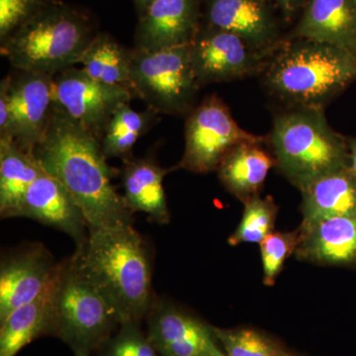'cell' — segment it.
<instances>
[{
    "instance_id": "10",
    "label": "cell",
    "mask_w": 356,
    "mask_h": 356,
    "mask_svg": "<svg viewBox=\"0 0 356 356\" xmlns=\"http://www.w3.org/2000/svg\"><path fill=\"white\" fill-rule=\"evenodd\" d=\"M54 95L58 108L98 140L115 110L136 97L129 89L99 83L74 67L56 74Z\"/></svg>"
},
{
    "instance_id": "22",
    "label": "cell",
    "mask_w": 356,
    "mask_h": 356,
    "mask_svg": "<svg viewBox=\"0 0 356 356\" xmlns=\"http://www.w3.org/2000/svg\"><path fill=\"white\" fill-rule=\"evenodd\" d=\"M301 193L302 222L356 216V179L348 168L318 178Z\"/></svg>"
},
{
    "instance_id": "30",
    "label": "cell",
    "mask_w": 356,
    "mask_h": 356,
    "mask_svg": "<svg viewBox=\"0 0 356 356\" xmlns=\"http://www.w3.org/2000/svg\"><path fill=\"white\" fill-rule=\"evenodd\" d=\"M50 0H0V43L38 13Z\"/></svg>"
},
{
    "instance_id": "3",
    "label": "cell",
    "mask_w": 356,
    "mask_h": 356,
    "mask_svg": "<svg viewBox=\"0 0 356 356\" xmlns=\"http://www.w3.org/2000/svg\"><path fill=\"white\" fill-rule=\"evenodd\" d=\"M267 93L285 108L324 109L356 81V50L285 39L261 74Z\"/></svg>"
},
{
    "instance_id": "29",
    "label": "cell",
    "mask_w": 356,
    "mask_h": 356,
    "mask_svg": "<svg viewBox=\"0 0 356 356\" xmlns=\"http://www.w3.org/2000/svg\"><path fill=\"white\" fill-rule=\"evenodd\" d=\"M140 324L121 325L118 332L100 348V356H159Z\"/></svg>"
},
{
    "instance_id": "28",
    "label": "cell",
    "mask_w": 356,
    "mask_h": 356,
    "mask_svg": "<svg viewBox=\"0 0 356 356\" xmlns=\"http://www.w3.org/2000/svg\"><path fill=\"white\" fill-rule=\"evenodd\" d=\"M300 241L299 228L292 232H273L264 238L261 245L264 283L273 286L276 278L284 267L285 261L295 254Z\"/></svg>"
},
{
    "instance_id": "20",
    "label": "cell",
    "mask_w": 356,
    "mask_h": 356,
    "mask_svg": "<svg viewBox=\"0 0 356 356\" xmlns=\"http://www.w3.org/2000/svg\"><path fill=\"white\" fill-rule=\"evenodd\" d=\"M266 142H248L238 145L222 159L217 168L218 177L232 195L242 203L259 195L269 170L275 166Z\"/></svg>"
},
{
    "instance_id": "1",
    "label": "cell",
    "mask_w": 356,
    "mask_h": 356,
    "mask_svg": "<svg viewBox=\"0 0 356 356\" xmlns=\"http://www.w3.org/2000/svg\"><path fill=\"white\" fill-rule=\"evenodd\" d=\"M33 153L44 172L69 191L89 229L133 225L132 213L112 184L114 170L100 140L56 104L43 139Z\"/></svg>"
},
{
    "instance_id": "32",
    "label": "cell",
    "mask_w": 356,
    "mask_h": 356,
    "mask_svg": "<svg viewBox=\"0 0 356 356\" xmlns=\"http://www.w3.org/2000/svg\"><path fill=\"white\" fill-rule=\"evenodd\" d=\"M10 123V110H9L8 90L7 79L3 77L0 83V137H4L8 132Z\"/></svg>"
},
{
    "instance_id": "7",
    "label": "cell",
    "mask_w": 356,
    "mask_h": 356,
    "mask_svg": "<svg viewBox=\"0 0 356 356\" xmlns=\"http://www.w3.org/2000/svg\"><path fill=\"white\" fill-rule=\"evenodd\" d=\"M131 81L134 93L159 114H188L201 88L194 74L189 44L140 51L133 49Z\"/></svg>"
},
{
    "instance_id": "16",
    "label": "cell",
    "mask_w": 356,
    "mask_h": 356,
    "mask_svg": "<svg viewBox=\"0 0 356 356\" xmlns=\"http://www.w3.org/2000/svg\"><path fill=\"white\" fill-rule=\"evenodd\" d=\"M15 217L29 218L67 234L83 247L89 228L83 211L58 179L46 172L25 192Z\"/></svg>"
},
{
    "instance_id": "8",
    "label": "cell",
    "mask_w": 356,
    "mask_h": 356,
    "mask_svg": "<svg viewBox=\"0 0 356 356\" xmlns=\"http://www.w3.org/2000/svg\"><path fill=\"white\" fill-rule=\"evenodd\" d=\"M184 156L177 168L205 175L218 166L233 147L243 143L266 142L241 127L219 96H207L187 114Z\"/></svg>"
},
{
    "instance_id": "6",
    "label": "cell",
    "mask_w": 356,
    "mask_h": 356,
    "mask_svg": "<svg viewBox=\"0 0 356 356\" xmlns=\"http://www.w3.org/2000/svg\"><path fill=\"white\" fill-rule=\"evenodd\" d=\"M120 327L114 311L79 273L74 257L60 261L56 276L51 336L74 353L99 350Z\"/></svg>"
},
{
    "instance_id": "34",
    "label": "cell",
    "mask_w": 356,
    "mask_h": 356,
    "mask_svg": "<svg viewBox=\"0 0 356 356\" xmlns=\"http://www.w3.org/2000/svg\"><path fill=\"white\" fill-rule=\"evenodd\" d=\"M156 0H133L135 4L136 9H137L138 15H140L146 11L147 7L151 6Z\"/></svg>"
},
{
    "instance_id": "35",
    "label": "cell",
    "mask_w": 356,
    "mask_h": 356,
    "mask_svg": "<svg viewBox=\"0 0 356 356\" xmlns=\"http://www.w3.org/2000/svg\"><path fill=\"white\" fill-rule=\"evenodd\" d=\"M74 356H90V353H83V351H76V353H74Z\"/></svg>"
},
{
    "instance_id": "26",
    "label": "cell",
    "mask_w": 356,
    "mask_h": 356,
    "mask_svg": "<svg viewBox=\"0 0 356 356\" xmlns=\"http://www.w3.org/2000/svg\"><path fill=\"white\" fill-rule=\"evenodd\" d=\"M243 204L242 220L236 231L229 236L232 247L241 243H261L274 232L278 207L271 196L259 195L248 199Z\"/></svg>"
},
{
    "instance_id": "17",
    "label": "cell",
    "mask_w": 356,
    "mask_h": 356,
    "mask_svg": "<svg viewBox=\"0 0 356 356\" xmlns=\"http://www.w3.org/2000/svg\"><path fill=\"white\" fill-rule=\"evenodd\" d=\"M295 257L317 266H356V216L301 222Z\"/></svg>"
},
{
    "instance_id": "9",
    "label": "cell",
    "mask_w": 356,
    "mask_h": 356,
    "mask_svg": "<svg viewBox=\"0 0 356 356\" xmlns=\"http://www.w3.org/2000/svg\"><path fill=\"white\" fill-rule=\"evenodd\" d=\"M189 54L201 86L261 76L273 56L254 50L232 33L203 23L189 44Z\"/></svg>"
},
{
    "instance_id": "4",
    "label": "cell",
    "mask_w": 356,
    "mask_h": 356,
    "mask_svg": "<svg viewBox=\"0 0 356 356\" xmlns=\"http://www.w3.org/2000/svg\"><path fill=\"white\" fill-rule=\"evenodd\" d=\"M96 34L91 16L83 8L50 0L0 43V53L14 70L56 76L79 64Z\"/></svg>"
},
{
    "instance_id": "23",
    "label": "cell",
    "mask_w": 356,
    "mask_h": 356,
    "mask_svg": "<svg viewBox=\"0 0 356 356\" xmlns=\"http://www.w3.org/2000/svg\"><path fill=\"white\" fill-rule=\"evenodd\" d=\"M44 172L34 153L10 138H0V216L15 218L25 192Z\"/></svg>"
},
{
    "instance_id": "18",
    "label": "cell",
    "mask_w": 356,
    "mask_h": 356,
    "mask_svg": "<svg viewBox=\"0 0 356 356\" xmlns=\"http://www.w3.org/2000/svg\"><path fill=\"white\" fill-rule=\"evenodd\" d=\"M291 37L356 50V0H308Z\"/></svg>"
},
{
    "instance_id": "11",
    "label": "cell",
    "mask_w": 356,
    "mask_h": 356,
    "mask_svg": "<svg viewBox=\"0 0 356 356\" xmlns=\"http://www.w3.org/2000/svg\"><path fill=\"white\" fill-rule=\"evenodd\" d=\"M146 320L159 356H227L213 325L172 302L154 299Z\"/></svg>"
},
{
    "instance_id": "24",
    "label": "cell",
    "mask_w": 356,
    "mask_h": 356,
    "mask_svg": "<svg viewBox=\"0 0 356 356\" xmlns=\"http://www.w3.org/2000/svg\"><path fill=\"white\" fill-rule=\"evenodd\" d=\"M132 50L119 43L108 33H97L84 51L79 64L83 65L84 72L95 81L129 89L134 93L131 81Z\"/></svg>"
},
{
    "instance_id": "15",
    "label": "cell",
    "mask_w": 356,
    "mask_h": 356,
    "mask_svg": "<svg viewBox=\"0 0 356 356\" xmlns=\"http://www.w3.org/2000/svg\"><path fill=\"white\" fill-rule=\"evenodd\" d=\"M202 25V0H156L139 16L135 48L140 51L189 44Z\"/></svg>"
},
{
    "instance_id": "31",
    "label": "cell",
    "mask_w": 356,
    "mask_h": 356,
    "mask_svg": "<svg viewBox=\"0 0 356 356\" xmlns=\"http://www.w3.org/2000/svg\"><path fill=\"white\" fill-rule=\"evenodd\" d=\"M287 22L301 14L308 0H266Z\"/></svg>"
},
{
    "instance_id": "27",
    "label": "cell",
    "mask_w": 356,
    "mask_h": 356,
    "mask_svg": "<svg viewBox=\"0 0 356 356\" xmlns=\"http://www.w3.org/2000/svg\"><path fill=\"white\" fill-rule=\"evenodd\" d=\"M213 330L227 356H287L290 353L271 337L250 327L221 329L213 325Z\"/></svg>"
},
{
    "instance_id": "19",
    "label": "cell",
    "mask_w": 356,
    "mask_h": 356,
    "mask_svg": "<svg viewBox=\"0 0 356 356\" xmlns=\"http://www.w3.org/2000/svg\"><path fill=\"white\" fill-rule=\"evenodd\" d=\"M122 182L124 202L132 214L144 213L152 221L159 225L170 222L163 179L168 172L177 170L163 168L153 159L131 158L124 159Z\"/></svg>"
},
{
    "instance_id": "12",
    "label": "cell",
    "mask_w": 356,
    "mask_h": 356,
    "mask_svg": "<svg viewBox=\"0 0 356 356\" xmlns=\"http://www.w3.org/2000/svg\"><path fill=\"white\" fill-rule=\"evenodd\" d=\"M6 77L10 123L8 132L0 138H10L33 153L43 139L55 107V76L14 70Z\"/></svg>"
},
{
    "instance_id": "2",
    "label": "cell",
    "mask_w": 356,
    "mask_h": 356,
    "mask_svg": "<svg viewBox=\"0 0 356 356\" xmlns=\"http://www.w3.org/2000/svg\"><path fill=\"white\" fill-rule=\"evenodd\" d=\"M79 273L111 307L120 325L140 323L153 306V266L144 236L130 226L89 229L72 254Z\"/></svg>"
},
{
    "instance_id": "14",
    "label": "cell",
    "mask_w": 356,
    "mask_h": 356,
    "mask_svg": "<svg viewBox=\"0 0 356 356\" xmlns=\"http://www.w3.org/2000/svg\"><path fill=\"white\" fill-rule=\"evenodd\" d=\"M58 264L42 243H29L6 255L0 266V324L50 284Z\"/></svg>"
},
{
    "instance_id": "21",
    "label": "cell",
    "mask_w": 356,
    "mask_h": 356,
    "mask_svg": "<svg viewBox=\"0 0 356 356\" xmlns=\"http://www.w3.org/2000/svg\"><path fill=\"white\" fill-rule=\"evenodd\" d=\"M56 276L36 298L14 310L0 324V356H16L35 339L51 336Z\"/></svg>"
},
{
    "instance_id": "5",
    "label": "cell",
    "mask_w": 356,
    "mask_h": 356,
    "mask_svg": "<svg viewBox=\"0 0 356 356\" xmlns=\"http://www.w3.org/2000/svg\"><path fill=\"white\" fill-rule=\"evenodd\" d=\"M267 144L277 170L300 191L348 168V139L331 127L324 109L285 108L274 116Z\"/></svg>"
},
{
    "instance_id": "13",
    "label": "cell",
    "mask_w": 356,
    "mask_h": 356,
    "mask_svg": "<svg viewBox=\"0 0 356 356\" xmlns=\"http://www.w3.org/2000/svg\"><path fill=\"white\" fill-rule=\"evenodd\" d=\"M276 13L266 0H202L204 25L232 33L271 55L285 40Z\"/></svg>"
},
{
    "instance_id": "33",
    "label": "cell",
    "mask_w": 356,
    "mask_h": 356,
    "mask_svg": "<svg viewBox=\"0 0 356 356\" xmlns=\"http://www.w3.org/2000/svg\"><path fill=\"white\" fill-rule=\"evenodd\" d=\"M348 170L356 179V138L348 139Z\"/></svg>"
},
{
    "instance_id": "36",
    "label": "cell",
    "mask_w": 356,
    "mask_h": 356,
    "mask_svg": "<svg viewBox=\"0 0 356 356\" xmlns=\"http://www.w3.org/2000/svg\"><path fill=\"white\" fill-rule=\"evenodd\" d=\"M287 356H296V355H293L292 353H289V355H288Z\"/></svg>"
},
{
    "instance_id": "25",
    "label": "cell",
    "mask_w": 356,
    "mask_h": 356,
    "mask_svg": "<svg viewBox=\"0 0 356 356\" xmlns=\"http://www.w3.org/2000/svg\"><path fill=\"white\" fill-rule=\"evenodd\" d=\"M159 113L147 108L137 111L130 103H123L118 107L107 123L100 143L107 159H124L133 156L136 143L146 135L156 122Z\"/></svg>"
}]
</instances>
